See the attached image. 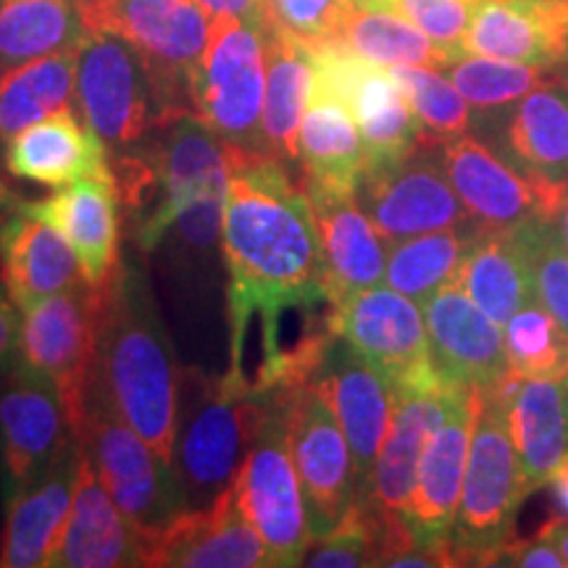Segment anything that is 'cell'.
Returning <instances> with one entry per match:
<instances>
[{"instance_id":"obj_28","label":"cell","mask_w":568,"mask_h":568,"mask_svg":"<svg viewBox=\"0 0 568 568\" xmlns=\"http://www.w3.org/2000/svg\"><path fill=\"white\" fill-rule=\"evenodd\" d=\"M0 276L21 314L84 282L69 240L53 224L19 211L0 226Z\"/></svg>"},{"instance_id":"obj_4","label":"cell","mask_w":568,"mask_h":568,"mask_svg":"<svg viewBox=\"0 0 568 568\" xmlns=\"http://www.w3.org/2000/svg\"><path fill=\"white\" fill-rule=\"evenodd\" d=\"M145 148H126L113 163L122 203L130 209L134 245L151 253L182 211L203 197L226 195L240 148L211 132L201 119L184 116L163 126Z\"/></svg>"},{"instance_id":"obj_23","label":"cell","mask_w":568,"mask_h":568,"mask_svg":"<svg viewBox=\"0 0 568 568\" xmlns=\"http://www.w3.org/2000/svg\"><path fill=\"white\" fill-rule=\"evenodd\" d=\"M84 450L77 439L63 447L38 479L9 495L0 566L40 568L48 566L63 524L74 500Z\"/></svg>"},{"instance_id":"obj_12","label":"cell","mask_w":568,"mask_h":568,"mask_svg":"<svg viewBox=\"0 0 568 568\" xmlns=\"http://www.w3.org/2000/svg\"><path fill=\"white\" fill-rule=\"evenodd\" d=\"M439 142L424 140L400 159L366 169L361 176V209L385 245L416 234L474 222L447 176Z\"/></svg>"},{"instance_id":"obj_11","label":"cell","mask_w":568,"mask_h":568,"mask_svg":"<svg viewBox=\"0 0 568 568\" xmlns=\"http://www.w3.org/2000/svg\"><path fill=\"white\" fill-rule=\"evenodd\" d=\"M103 290L80 282L67 293L48 297L21 318V364L51 376L67 408L71 437L77 439L88 410L101 329Z\"/></svg>"},{"instance_id":"obj_29","label":"cell","mask_w":568,"mask_h":568,"mask_svg":"<svg viewBox=\"0 0 568 568\" xmlns=\"http://www.w3.org/2000/svg\"><path fill=\"white\" fill-rule=\"evenodd\" d=\"M456 282L495 324L506 326L524 303L537 297L527 224L481 230L460 261Z\"/></svg>"},{"instance_id":"obj_34","label":"cell","mask_w":568,"mask_h":568,"mask_svg":"<svg viewBox=\"0 0 568 568\" xmlns=\"http://www.w3.org/2000/svg\"><path fill=\"white\" fill-rule=\"evenodd\" d=\"M77 53L80 48L0 69V148L27 126L77 105Z\"/></svg>"},{"instance_id":"obj_17","label":"cell","mask_w":568,"mask_h":568,"mask_svg":"<svg viewBox=\"0 0 568 568\" xmlns=\"http://www.w3.org/2000/svg\"><path fill=\"white\" fill-rule=\"evenodd\" d=\"M477 406L479 389L453 387L443 422L435 426L424 445L406 518L426 548L453 552L450 535L456 527L460 493H464Z\"/></svg>"},{"instance_id":"obj_42","label":"cell","mask_w":568,"mask_h":568,"mask_svg":"<svg viewBox=\"0 0 568 568\" xmlns=\"http://www.w3.org/2000/svg\"><path fill=\"white\" fill-rule=\"evenodd\" d=\"M264 24L301 42L308 51L339 42L351 0H261Z\"/></svg>"},{"instance_id":"obj_13","label":"cell","mask_w":568,"mask_h":568,"mask_svg":"<svg viewBox=\"0 0 568 568\" xmlns=\"http://www.w3.org/2000/svg\"><path fill=\"white\" fill-rule=\"evenodd\" d=\"M329 329L379 368L395 389L443 382L432 366L422 305L389 284L361 290L332 305Z\"/></svg>"},{"instance_id":"obj_14","label":"cell","mask_w":568,"mask_h":568,"mask_svg":"<svg viewBox=\"0 0 568 568\" xmlns=\"http://www.w3.org/2000/svg\"><path fill=\"white\" fill-rule=\"evenodd\" d=\"M432 366L450 387L506 393L514 374L506 351V335L453 280L422 303Z\"/></svg>"},{"instance_id":"obj_7","label":"cell","mask_w":568,"mask_h":568,"mask_svg":"<svg viewBox=\"0 0 568 568\" xmlns=\"http://www.w3.org/2000/svg\"><path fill=\"white\" fill-rule=\"evenodd\" d=\"M77 443L148 548L182 510L184 495L172 464L163 460L101 395L90 389Z\"/></svg>"},{"instance_id":"obj_35","label":"cell","mask_w":568,"mask_h":568,"mask_svg":"<svg viewBox=\"0 0 568 568\" xmlns=\"http://www.w3.org/2000/svg\"><path fill=\"white\" fill-rule=\"evenodd\" d=\"M88 34L80 0H0V69L74 51Z\"/></svg>"},{"instance_id":"obj_25","label":"cell","mask_w":568,"mask_h":568,"mask_svg":"<svg viewBox=\"0 0 568 568\" xmlns=\"http://www.w3.org/2000/svg\"><path fill=\"white\" fill-rule=\"evenodd\" d=\"M3 166L17 180L45 187L113 176L109 145L77 116L74 105L13 134L3 145Z\"/></svg>"},{"instance_id":"obj_45","label":"cell","mask_w":568,"mask_h":568,"mask_svg":"<svg viewBox=\"0 0 568 568\" xmlns=\"http://www.w3.org/2000/svg\"><path fill=\"white\" fill-rule=\"evenodd\" d=\"M493 564L516 568H564L566 560L550 539H508L493 556Z\"/></svg>"},{"instance_id":"obj_40","label":"cell","mask_w":568,"mask_h":568,"mask_svg":"<svg viewBox=\"0 0 568 568\" xmlns=\"http://www.w3.org/2000/svg\"><path fill=\"white\" fill-rule=\"evenodd\" d=\"M450 82L460 90L468 105L497 109V105L518 101V98L539 88L542 69L529 67V63L466 53L450 63Z\"/></svg>"},{"instance_id":"obj_32","label":"cell","mask_w":568,"mask_h":568,"mask_svg":"<svg viewBox=\"0 0 568 568\" xmlns=\"http://www.w3.org/2000/svg\"><path fill=\"white\" fill-rule=\"evenodd\" d=\"M560 385L558 379H518L508 389V426L527 493L548 485L568 450V410Z\"/></svg>"},{"instance_id":"obj_8","label":"cell","mask_w":568,"mask_h":568,"mask_svg":"<svg viewBox=\"0 0 568 568\" xmlns=\"http://www.w3.org/2000/svg\"><path fill=\"white\" fill-rule=\"evenodd\" d=\"M264 95V24L237 17L211 19L209 48L190 77L195 119L240 151L266 155Z\"/></svg>"},{"instance_id":"obj_5","label":"cell","mask_w":568,"mask_h":568,"mask_svg":"<svg viewBox=\"0 0 568 568\" xmlns=\"http://www.w3.org/2000/svg\"><path fill=\"white\" fill-rule=\"evenodd\" d=\"M74 103L84 124L116 151L195 116L190 92L163 80L130 40L113 32H90L80 45Z\"/></svg>"},{"instance_id":"obj_10","label":"cell","mask_w":568,"mask_h":568,"mask_svg":"<svg viewBox=\"0 0 568 568\" xmlns=\"http://www.w3.org/2000/svg\"><path fill=\"white\" fill-rule=\"evenodd\" d=\"M258 389H276L284 400L290 445L314 542L343 521L355 497L361 495L351 445L335 410L311 376Z\"/></svg>"},{"instance_id":"obj_31","label":"cell","mask_w":568,"mask_h":568,"mask_svg":"<svg viewBox=\"0 0 568 568\" xmlns=\"http://www.w3.org/2000/svg\"><path fill=\"white\" fill-rule=\"evenodd\" d=\"M266 42V95L264 145L266 155L287 163L301 161L297 134L314 95V55L301 42L264 24Z\"/></svg>"},{"instance_id":"obj_48","label":"cell","mask_w":568,"mask_h":568,"mask_svg":"<svg viewBox=\"0 0 568 568\" xmlns=\"http://www.w3.org/2000/svg\"><path fill=\"white\" fill-rule=\"evenodd\" d=\"M548 487L552 489V500H556L558 514L568 518V450L564 453V458L558 460V466L552 468Z\"/></svg>"},{"instance_id":"obj_2","label":"cell","mask_w":568,"mask_h":568,"mask_svg":"<svg viewBox=\"0 0 568 568\" xmlns=\"http://www.w3.org/2000/svg\"><path fill=\"white\" fill-rule=\"evenodd\" d=\"M180 366L145 268L122 264L103 290L90 389L172 464Z\"/></svg>"},{"instance_id":"obj_18","label":"cell","mask_w":568,"mask_h":568,"mask_svg":"<svg viewBox=\"0 0 568 568\" xmlns=\"http://www.w3.org/2000/svg\"><path fill=\"white\" fill-rule=\"evenodd\" d=\"M318 393L326 397L351 445L361 495L368 489L376 456L389 429L395 408V387L379 368L355 353L332 332L314 376Z\"/></svg>"},{"instance_id":"obj_30","label":"cell","mask_w":568,"mask_h":568,"mask_svg":"<svg viewBox=\"0 0 568 568\" xmlns=\"http://www.w3.org/2000/svg\"><path fill=\"white\" fill-rule=\"evenodd\" d=\"M303 174L308 184H322L332 190H358L366 172V151L358 122L343 98L314 84L308 109H305L301 134Z\"/></svg>"},{"instance_id":"obj_27","label":"cell","mask_w":568,"mask_h":568,"mask_svg":"<svg viewBox=\"0 0 568 568\" xmlns=\"http://www.w3.org/2000/svg\"><path fill=\"white\" fill-rule=\"evenodd\" d=\"M450 389L453 387L445 382L395 389L389 429L364 493L368 500H374V506L387 514H408L424 445L435 426L443 422Z\"/></svg>"},{"instance_id":"obj_26","label":"cell","mask_w":568,"mask_h":568,"mask_svg":"<svg viewBox=\"0 0 568 568\" xmlns=\"http://www.w3.org/2000/svg\"><path fill=\"white\" fill-rule=\"evenodd\" d=\"M48 566L55 568H116L145 566V542L126 521L105 485L82 460L74 500Z\"/></svg>"},{"instance_id":"obj_21","label":"cell","mask_w":568,"mask_h":568,"mask_svg":"<svg viewBox=\"0 0 568 568\" xmlns=\"http://www.w3.org/2000/svg\"><path fill=\"white\" fill-rule=\"evenodd\" d=\"M11 209L53 224L74 247L84 282L92 287H105L116 276L122 266V197L116 176L67 184L42 201H13Z\"/></svg>"},{"instance_id":"obj_1","label":"cell","mask_w":568,"mask_h":568,"mask_svg":"<svg viewBox=\"0 0 568 568\" xmlns=\"http://www.w3.org/2000/svg\"><path fill=\"white\" fill-rule=\"evenodd\" d=\"M222 264L232 326V372H243L247 324L264 322L266 364L280 355L276 332L290 308L329 303L316 216L284 163L240 153L222 213ZM264 364V366H266Z\"/></svg>"},{"instance_id":"obj_15","label":"cell","mask_w":568,"mask_h":568,"mask_svg":"<svg viewBox=\"0 0 568 568\" xmlns=\"http://www.w3.org/2000/svg\"><path fill=\"white\" fill-rule=\"evenodd\" d=\"M90 32L130 40L163 80L190 92L211 40V17L193 0H80Z\"/></svg>"},{"instance_id":"obj_44","label":"cell","mask_w":568,"mask_h":568,"mask_svg":"<svg viewBox=\"0 0 568 568\" xmlns=\"http://www.w3.org/2000/svg\"><path fill=\"white\" fill-rule=\"evenodd\" d=\"M481 0H387L382 9H393L416 24L447 59L458 61L474 11Z\"/></svg>"},{"instance_id":"obj_20","label":"cell","mask_w":568,"mask_h":568,"mask_svg":"<svg viewBox=\"0 0 568 568\" xmlns=\"http://www.w3.org/2000/svg\"><path fill=\"white\" fill-rule=\"evenodd\" d=\"M0 435L11 495L38 479L74 439L51 376L21 361L11 368L9 387L0 395Z\"/></svg>"},{"instance_id":"obj_47","label":"cell","mask_w":568,"mask_h":568,"mask_svg":"<svg viewBox=\"0 0 568 568\" xmlns=\"http://www.w3.org/2000/svg\"><path fill=\"white\" fill-rule=\"evenodd\" d=\"M193 3L201 6L211 19L237 17L253 21V24H264V6H261V0H193Z\"/></svg>"},{"instance_id":"obj_37","label":"cell","mask_w":568,"mask_h":568,"mask_svg":"<svg viewBox=\"0 0 568 568\" xmlns=\"http://www.w3.org/2000/svg\"><path fill=\"white\" fill-rule=\"evenodd\" d=\"M339 40L353 53L379 67H450L447 53L432 42L426 34L410 24L406 17L393 9H358L353 6L347 13Z\"/></svg>"},{"instance_id":"obj_36","label":"cell","mask_w":568,"mask_h":568,"mask_svg":"<svg viewBox=\"0 0 568 568\" xmlns=\"http://www.w3.org/2000/svg\"><path fill=\"white\" fill-rule=\"evenodd\" d=\"M479 232L477 222H468L389 243L385 284L422 305L439 287L456 280L460 261Z\"/></svg>"},{"instance_id":"obj_50","label":"cell","mask_w":568,"mask_h":568,"mask_svg":"<svg viewBox=\"0 0 568 568\" xmlns=\"http://www.w3.org/2000/svg\"><path fill=\"white\" fill-rule=\"evenodd\" d=\"M558 230H560V237H564V245L568 251V193H566L564 209H560V213H558Z\"/></svg>"},{"instance_id":"obj_9","label":"cell","mask_w":568,"mask_h":568,"mask_svg":"<svg viewBox=\"0 0 568 568\" xmlns=\"http://www.w3.org/2000/svg\"><path fill=\"white\" fill-rule=\"evenodd\" d=\"M261 393L266 400L264 418L234 487L245 516L272 552L274 566H301L311 548V527L290 445L287 410L276 389Z\"/></svg>"},{"instance_id":"obj_41","label":"cell","mask_w":568,"mask_h":568,"mask_svg":"<svg viewBox=\"0 0 568 568\" xmlns=\"http://www.w3.org/2000/svg\"><path fill=\"white\" fill-rule=\"evenodd\" d=\"M226 195L203 197L180 213L159 247H166L169 261L180 274L205 276L222 255V213Z\"/></svg>"},{"instance_id":"obj_52","label":"cell","mask_w":568,"mask_h":568,"mask_svg":"<svg viewBox=\"0 0 568 568\" xmlns=\"http://www.w3.org/2000/svg\"><path fill=\"white\" fill-rule=\"evenodd\" d=\"M9 201H11V197L6 195V190H3V187H0V209H3V205H11Z\"/></svg>"},{"instance_id":"obj_16","label":"cell","mask_w":568,"mask_h":568,"mask_svg":"<svg viewBox=\"0 0 568 568\" xmlns=\"http://www.w3.org/2000/svg\"><path fill=\"white\" fill-rule=\"evenodd\" d=\"M443 161L460 203L481 230H514L535 219H556L564 209V190L529 180L468 134L443 142Z\"/></svg>"},{"instance_id":"obj_3","label":"cell","mask_w":568,"mask_h":568,"mask_svg":"<svg viewBox=\"0 0 568 568\" xmlns=\"http://www.w3.org/2000/svg\"><path fill=\"white\" fill-rule=\"evenodd\" d=\"M264 406L245 374L180 368L172 471L187 510L211 508L237 481Z\"/></svg>"},{"instance_id":"obj_19","label":"cell","mask_w":568,"mask_h":568,"mask_svg":"<svg viewBox=\"0 0 568 568\" xmlns=\"http://www.w3.org/2000/svg\"><path fill=\"white\" fill-rule=\"evenodd\" d=\"M145 566L151 568H264L274 566L258 529L230 487L211 508L182 510L153 539Z\"/></svg>"},{"instance_id":"obj_53","label":"cell","mask_w":568,"mask_h":568,"mask_svg":"<svg viewBox=\"0 0 568 568\" xmlns=\"http://www.w3.org/2000/svg\"><path fill=\"white\" fill-rule=\"evenodd\" d=\"M564 385H566V389H564V395H566V410H568V374H566V379H564Z\"/></svg>"},{"instance_id":"obj_6","label":"cell","mask_w":568,"mask_h":568,"mask_svg":"<svg viewBox=\"0 0 568 568\" xmlns=\"http://www.w3.org/2000/svg\"><path fill=\"white\" fill-rule=\"evenodd\" d=\"M508 389L506 393L479 389L464 493L450 535L456 566L466 564V558H474L471 564L493 566V556L514 531L518 506L529 495L510 437Z\"/></svg>"},{"instance_id":"obj_39","label":"cell","mask_w":568,"mask_h":568,"mask_svg":"<svg viewBox=\"0 0 568 568\" xmlns=\"http://www.w3.org/2000/svg\"><path fill=\"white\" fill-rule=\"evenodd\" d=\"M393 74L422 122L426 140L443 145L458 134H466L471 111L450 77H443L429 67H393Z\"/></svg>"},{"instance_id":"obj_33","label":"cell","mask_w":568,"mask_h":568,"mask_svg":"<svg viewBox=\"0 0 568 568\" xmlns=\"http://www.w3.org/2000/svg\"><path fill=\"white\" fill-rule=\"evenodd\" d=\"M518 172L568 193V84H539L524 95L508 126Z\"/></svg>"},{"instance_id":"obj_46","label":"cell","mask_w":568,"mask_h":568,"mask_svg":"<svg viewBox=\"0 0 568 568\" xmlns=\"http://www.w3.org/2000/svg\"><path fill=\"white\" fill-rule=\"evenodd\" d=\"M21 358V322L13 305L0 295V372H9Z\"/></svg>"},{"instance_id":"obj_38","label":"cell","mask_w":568,"mask_h":568,"mask_svg":"<svg viewBox=\"0 0 568 568\" xmlns=\"http://www.w3.org/2000/svg\"><path fill=\"white\" fill-rule=\"evenodd\" d=\"M503 335L510 368L518 379H566L568 332L537 297L510 316Z\"/></svg>"},{"instance_id":"obj_51","label":"cell","mask_w":568,"mask_h":568,"mask_svg":"<svg viewBox=\"0 0 568 568\" xmlns=\"http://www.w3.org/2000/svg\"><path fill=\"white\" fill-rule=\"evenodd\" d=\"M351 3L358 6V9H382L387 0H351Z\"/></svg>"},{"instance_id":"obj_24","label":"cell","mask_w":568,"mask_h":568,"mask_svg":"<svg viewBox=\"0 0 568 568\" xmlns=\"http://www.w3.org/2000/svg\"><path fill=\"white\" fill-rule=\"evenodd\" d=\"M464 53L556 67L568 55V0H481Z\"/></svg>"},{"instance_id":"obj_43","label":"cell","mask_w":568,"mask_h":568,"mask_svg":"<svg viewBox=\"0 0 568 568\" xmlns=\"http://www.w3.org/2000/svg\"><path fill=\"white\" fill-rule=\"evenodd\" d=\"M537 301L568 332V251L556 219L527 222Z\"/></svg>"},{"instance_id":"obj_22","label":"cell","mask_w":568,"mask_h":568,"mask_svg":"<svg viewBox=\"0 0 568 568\" xmlns=\"http://www.w3.org/2000/svg\"><path fill=\"white\" fill-rule=\"evenodd\" d=\"M303 187L322 237L329 303L335 305L347 295L385 282L387 245L361 209L358 195L308 182H303Z\"/></svg>"},{"instance_id":"obj_49","label":"cell","mask_w":568,"mask_h":568,"mask_svg":"<svg viewBox=\"0 0 568 568\" xmlns=\"http://www.w3.org/2000/svg\"><path fill=\"white\" fill-rule=\"evenodd\" d=\"M542 537L550 539V542L556 545L558 552L564 556L566 566H568V518L560 516V518H556V521H550L548 527L542 529Z\"/></svg>"}]
</instances>
